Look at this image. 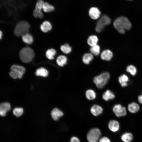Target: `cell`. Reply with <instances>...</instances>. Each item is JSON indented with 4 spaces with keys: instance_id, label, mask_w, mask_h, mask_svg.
Wrapping results in <instances>:
<instances>
[{
    "instance_id": "21",
    "label": "cell",
    "mask_w": 142,
    "mask_h": 142,
    "mask_svg": "<svg viewBox=\"0 0 142 142\" xmlns=\"http://www.w3.org/2000/svg\"><path fill=\"white\" fill-rule=\"evenodd\" d=\"M67 61V58L64 55L58 56L56 59V62L58 65L60 67L63 66L66 64Z\"/></svg>"
},
{
    "instance_id": "8",
    "label": "cell",
    "mask_w": 142,
    "mask_h": 142,
    "mask_svg": "<svg viewBox=\"0 0 142 142\" xmlns=\"http://www.w3.org/2000/svg\"><path fill=\"white\" fill-rule=\"evenodd\" d=\"M101 13L99 10L96 7H92L90 8L89 11V14L92 19L96 20L100 17Z\"/></svg>"
},
{
    "instance_id": "27",
    "label": "cell",
    "mask_w": 142,
    "mask_h": 142,
    "mask_svg": "<svg viewBox=\"0 0 142 142\" xmlns=\"http://www.w3.org/2000/svg\"><path fill=\"white\" fill-rule=\"evenodd\" d=\"M62 51L65 54H68L72 51V48L68 43L62 45L60 47Z\"/></svg>"
},
{
    "instance_id": "31",
    "label": "cell",
    "mask_w": 142,
    "mask_h": 142,
    "mask_svg": "<svg viewBox=\"0 0 142 142\" xmlns=\"http://www.w3.org/2000/svg\"><path fill=\"white\" fill-rule=\"evenodd\" d=\"M23 109L21 108H16L13 110V113L16 116L19 117L21 116L23 113Z\"/></svg>"
},
{
    "instance_id": "14",
    "label": "cell",
    "mask_w": 142,
    "mask_h": 142,
    "mask_svg": "<svg viewBox=\"0 0 142 142\" xmlns=\"http://www.w3.org/2000/svg\"><path fill=\"white\" fill-rule=\"evenodd\" d=\"M103 99L105 101H108L110 100H112L115 98L114 93L109 89L106 90L103 94Z\"/></svg>"
},
{
    "instance_id": "18",
    "label": "cell",
    "mask_w": 142,
    "mask_h": 142,
    "mask_svg": "<svg viewBox=\"0 0 142 142\" xmlns=\"http://www.w3.org/2000/svg\"><path fill=\"white\" fill-rule=\"evenodd\" d=\"M40 28L41 30L44 32H47L51 30L52 26L51 23L48 21L44 22L41 25Z\"/></svg>"
},
{
    "instance_id": "6",
    "label": "cell",
    "mask_w": 142,
    "mask_h": 142,
    "mask_svg": "<svg viewBox=\"0 0 142 142\" xmlns=\"http://www.w3.org/2000/svg\"><path fill=\"white\" fill-rule=\"evenodd\" d=\"M101 135L100 130L96 128L91 129L87 135V138L89 142H98Z\"/></svg>"
},
{
    "instance_id": "10",
    "label": "cell",
    "mask_w": 142,
    "mask_h": 142,
    "mask_svg": "<svg viewBox=\"0 0 142 142\" xmlns=\"http://www.w3.org/2000/svg\"><path fill=\"white\" fill-rule=\"evenodd\" d=\"M108 127L111 131L115 132L119 130L120 124L118 121L115 120H112L109 121L108 124Z\"/></svg>"
},
{
    "instance_id": "28",
    "label": "cell",
    "mask_w": 142,
    "mask_h": 142,
    "mask_svg": "<svg viewBox=\"0 0 142 142\" xmlns=\"http://www.w3.org/2000/svg\"><path fill=\"white\" fill-rule=\"evenodd\" d=\"M90 50L91 53L93 55L98 56L100 52V47L99 45H97L91 47Z\"/></svg>"
},
{
    "instance_id": "29",
    "label": "cell",
    "mask_w": 142,
    "mask_h": 142,
    "mask_svg": "<svg viewBox=\"0 0 142 142\" xmlns=\"http://www.w3.org/2000/svg\"><path fill=\"white\" fill-rule=\"evenodd\" d=\"M43 9L46 12H49L54 11V7L47 2H45Z\"/></svg>"
},
{
    "instance_id": "17",
    "label": "cell",
    "mask_w": 142,
    "mask_h": 142,
    "mask_svg": "<svg viewBox=\"0 0 142 142\" xmlns=\"http://www.w3.org/2000/svg\"><path fill=\"white\" fill-rule=\"evenodd\" d=\"M98 41V37L95 35L90 36L88 38L87 40L88 44L91 47L97 45Z\"/></svg>"
},
{
    "instance_id": "16",
    "label": "cell",
    "mask_w": 142,
    "mask_h": 142,
    "mask_svg": "<svg viewBox=\"0 0 142 142\" xmlns=\"http://www.w3.org/2000/svg\"><path fill=\"white\" fill-rule=\"evenodd\" d=\"M129 81L128 77L125 74L121 75L118 78V81L121 86L123 87H126L128 85Z\"/></svg>"
},
{
    "instance_id": "24",
    "label": "cell",
    "mask_w": 142,
    "mask_h": 142,
    "mask_svg": "<svg viewBox=\"0 0 142 142\" xmlns=\"http://www.w3.org/2000/svg\"><path fill=\"white\" fill-rule=\"evenodd\" d=\"M35 74L37 76L46 77L48 75V72L45 68L41 67L36 70Z\"/></svg>"
},
{
    "instance_id": "33",
    "label": "cell",
    "mask_w": 142,
    "mask_h": 142,
    "mask_svg": "<svg viewBox=\"0 0 142 142\" xmlns=\"http://www.w3.org/2000/svg\"><path fill=\"white\" fill-rule=\"evenodd\" d=\"M44 3L43 0H38L36 3L35 9L41 11L43 9Z\"/></svg>"
},
{
    "instance_id": "1",
    "label": "cell",
    "mask_w": 142,
    "mask_h": 142,
    "mask_svg": "<svg viewBox=\"0 0 142 142\" xmlns=\"http://www.w3.org/2000/svg\"><path fill=\"white\" fill-rule=\"evenodd\" d=\"M114 28L120 33L124 34L126 30H130L131 27V24L129 19L124 16L117 18L113 22Z\"/></svg>"
},
{
    "instance_id": "37",
    "label": "cell",
    "mask_w": 142,
    "mask_h": 142,
    "mask_svg": "<svg viewBox=\"0 0 142 142\" xmlns=\"http://www.w3.org/2000/svg\"><path fill=\"white\" fill-rule=\"evenodd\" d=\"M138 99L139 102L142 104V92L141 95L138 96Z\"/></svg>"
},
{
    "instance_id": "20",
    "label": "cell",
    "mask_w": 142,
    "mask_h": 142,
    "mask_svg": "<svg viewBox=\"0 0 142 142\" xmlns=\"http://www.w3.org/2000/svg\"><path fill=\"white\" fill-rule=\"evenodd\" d=\"M85 95L87 98L89 100L94 99L96 97V94L95 91L92 89L87 90L85 93Z\"/></svg>"
},
{
    "instance_id": "4",
    "label": "cell",
    "mask_w": 142,
    "mask_h": 142,
    "mask_svg": "<svg viewBox=\"0 0 142 142\" xmlns=\"http://www.w3.org/2000/svg\"><path fill=\"white\" fill-rule=\"evenodd\" d=\"M29 28L30 25L27 22L24 21L19 22L15 27L14 34L17 36H22L28 33Z\"/></svg>"
},
{
    "instance_id": "32",
    "label": "cell",
    "mask_w": 142,
    "mask_h": 142,
    "mask_svg": "<svg viewBox=\"0 0 142 142\" xmlns=\"http://www.w3.org/2000/svg\"><path fill=\"white\" fill-rule=\"evenodd\" d=\"M9 74L10 76L12 78L16 79L17 78H21L22 77L23 74L15 71L11 70L9 72Z\"/></svg>"
},
{
    "instance_id": "5",
    "label": "cell",
    "mask_w": 142,
    "mask_h": 142,
    "mask_svg": "<svg viewBox=\"0 0 142 142\" xmlns=\"http://www.w3.org/2000/svg\"><path fill=\"white\" fill-rule=\"evenodd\" d=\"M111 22L110 18L107 15H102L97 21L95 28L96 31L100 33L106 26L110 24Z\"/></svg>"
},
{
    "instance_id": "36",
    "label": "cell",
    "mask_w": 142,
    "mask_h": 142,
    "mask_svg": "<svg viewBox=\"0 0 142 142\" xmlns=\"http://www.w3.org/2000/svg\"><path fill=\"white\" fill-rule=\"evenodd\" d=\"M70 142H80V141L78 138L74 136L71 138Z\"/></svg>"
},
{
    "instance_id": "22",
    "label": "cell",
    "mask_w": 142,
    "mask_h": 142,
    "mask_svg": "<svg viewBox=\"0 0 142 142\" xmlns=\"http://www.w3.org/2000/svg\"><path fill=\"white\" fill-rule=\"evenodd\" d=\"M93 55L91 53H87L83 55L82 57V60L85 64H88L93 60Z\"/></svg>"
},
{
    "instance_id": "26",
    "label": "cell",
    "mask_w": 142,
    "mask_h": 142,
    "mask_svg": "<svg viewBox=\"0 0 142 142\" xmlns=\"http://www.w3.org/2000/svg\"><path fill=\"white\" fill-rule=\"evenodd\" d=\"M56 54V51L54 49L52 48L48 50L46 52L45 54L47 58L50 60L54 59V56Z\"/></svg>"
},
{
    "instance_id": "25",
    "label": "cell",
    "mask_w": 142,
    "mask_h": 142,
    "mask_svg": "<svg viewBox=\"0 0 142 142\" xmlns=\"http://www.w3.org/2000/svg\"><path fill=\"white\" fill-rule=\"evenodd\" d=\"M11 70L15 71L23 74L25 71V68L22 66L14 65H12L11 68Z\"/></svg>"
},
{
    "instance_id": "15",
    "label": "cell",
    "mask_w": 142,
    "mask_h": 142,
    "mask_svg": "<svg viewBox=\"0 0 142 142\" xmlns=\"http://www.w3.org/2000/svg\"><path fill=\"white\" fill-rule=\"evenodd\" d=\"M128 109L130 113H137L139 110L140 106L137 103L133 102L128 105Z\"/></svg>"
},
{
    "instance_id": "34",
    "label": "cell",
    "mask_w": 142,
    "mask_h": 142,
    "mask_svg": "<svg viewBox=\"0 0 142 142\" xmlns=\"http://www.w3.org/2000/svg\"><path fill=\"white\" fill-rule=\"evenodd\" d=\"M34 16L36 18H42L43 17V14L41 11L35 9L33 11Z\"/></svg>"
},
{
    "instance_id": "7",
    "label": "cell",
    "mask_w": 142,
    "mask_h": 142,
    "mask_svg": "<svg viewBox=\"0 0 142 142\" xmlns=\"http://www.w3.org/2000/svg\"><path fill=\"white\" fill-rule=\"evenodd\" d=\"M113 110L115 115L118 117L124 116L126 114L125 108L120 104L114 105L113 107Z\"/></svg>"
},
{
    "instance_id": "12",
    "label": "cell",
    "mask_w": 142,
    "mask_h": 142,
    "mask_svg": "<svg viewBox=\"0 0 142 142\" xmlns=\"http://www.w3.org/2000/svg\"><path fill=\"white\" fill-rule=\"evenodd\" d=\"M103 110V108L101 106L97 104L93 105L90 109L91 113L95 116H98L102 114Z\"/></svg>"
},
{
    "instance_id": "19",
    "label": "cell",
    "mask_w": 142,
    "mask_h": 142,
    "mask_svg": "<svg viewBox=\"0 0 142 142\" xmlns=\"http://www.w3.org/2000/svg\"><path fill=\"white\" fill-rule=\"evenodd\" d=\"M133 136L130 132H126L123 134L121 136V139L123 142H131L133 140Z\"/></svg>"
},
{
    "instance_id": "3",
    "label": "cell",
    "mask_w": 142,
    "mask_h": 142,
    "mask_svg": "<svg viewBox=\"0 0 142 142\" xmlns=\"http://www.w3.org/2000/svg\"><path fill=\"white\" fill-rule=\"evenodd\" d=\"M34 56V52L33 50L29 47L22 48L19 52V57L21 60L25 63L31 62Z\"/></svg>"
},
{
    "instance_id": "30",
    "label": "cell",
    "mask_w": 142,
    "mask_h": 142,
    "mask_svg": "<svg viewBox=\"0 0 142 142\" xmlns=\"http://www.w3.org/2000/svg\"><path fill=\"white\" fill-rule=\"evenodd\" d=\"M126 72L130 73L132 75L134 76L137 72V69L136 67L132 65L128 66L126 69Z\"/></svg>"
},
{
    "instance_id": "2",
    "label": "cell",
    "mask_w": 142,
    "mask_h": 142,
    "mask_svg": "<svg viewBox=\"0 0 142 142\" xmlns=\"http://www.w3.org/2000/svg\"><path fill=\"white\" fill-rule=\"evenodd\" d=\"M110 77L108 72H104L95 77L93 79V82L98 88L102 89L107 83Z\"/></svg>"
},
{
    "instance_id": "35",
    "label": "cell",
    "mask_w": 142,
    "mask_h": 142,
    "mask_svg": "<svg viewBox=\"0 0 142 142\" xmlns=\"http://www.w3.org/2000/svg\"><path fill=\"white\" fill-rule=\"evenodd\" d=\"M99 141V142H111L110 140L108 138L105 136L101 138Z\"/></svg>"
},
{
    "instance_id": "11",
    "label": "cell",
    "mask_w": 142,
    "mask_h": 142,
    "mask_svg": "<svg viewBox=\"0 0 142 142\" xmlns=\"http://www.w3.org/2000/svg\"><path fill=\"white\" fill-rule=\"evenodd\" d=\"M113 55V53L109 49H106L102 52L100 57L102 60L108 61L111 59Z\"/></svg>"
},
{
    "instance_id": "23",
    "label": "cell",
    "mask_w": 142,
    "mask_h": 142,
    "mask_svg": "<svg viewBox=\"0 0 142 142\" xmlns=\"http://www.w3.org/2000/svg\"><path fill=\"white\" fill-rule=\"evenodd\" d=\"M22 38L23 42L28 44H32L33 41V38L32 36L28 33L22 36Z\"/></svg>"
},
{
    "instance_id": "38",
    "label": "cell",
    "mask_w": 142,
    "mask_h": 142,
    "mask_svg": "<svg viewBox=\"0 0 142 142\" xmlns=\"http://www.w3.org/2000/svg\"><path fill=\"white\" fill-rule=\"evenodd\" d=\"M2 32L1 31H0V39H1V38L2 36Z\"/></svg>"
},
{
    "instance_id": "39",
    "label": "cell",
    "mask_w": 142,
    "mask_h": 142,
    "mask_svg": "<svg viewBox=\"0 0 142 142\" xmlns=\"http://www.w3.org/2000/svg\"><path fill=\"white\" fill-rule=\"evenodd\" d=\"M128 0L131 1V0Z\"/></svg>"
},
{
    "instance_id": "13",
    "label": "cell",
    "mask_w": 142,
    "mask_h": 142,
    "mask_svg": "<svg viewBox=\"0 0 142 142\" xmlns=\"http://www.w3.org/2000/svg\"><path fill=\"white\" fill-rule=\"evenodd\" d=\"M63 112L58 108L53 109L51 112V115L52 119L55 121L57 120L63 115Z\"/></svg>"
},
{
    "instance_id": "9",
    "label": "cell",
    "mask_w": 142,
    "mask_h": 142,
    "mask_svg": "<svg viewBox=\"0 0 142 142\" xmlns=\"http://www.w3.org/2000/svg\"><path fill=\"white\" fill-rule=\"evenodd\" d=\"M11 106L8 102H4L1 103L0 105V115L2 116H5L7 112L10 110Z\"/></svg>"
}]
</instances>
